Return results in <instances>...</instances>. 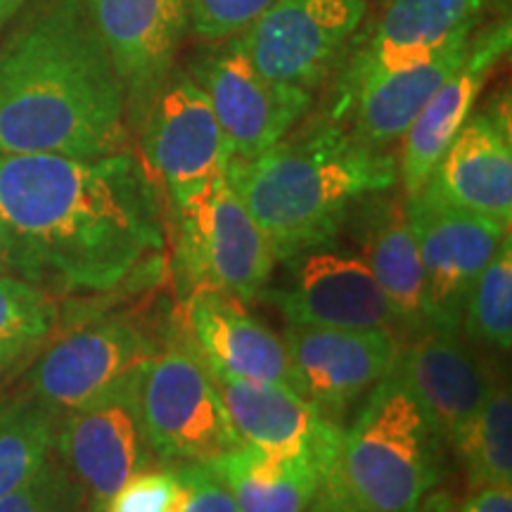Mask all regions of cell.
<instances>
[{
    "mask_svg": "<svg viewBox=\"0 0 512 512\" xmlns=\"http://www.w3.org/2000/svg\"><path fill=\"white\" fill-rule=\"evenodd\" d=\"M283 273L261 290L285 325L339 330H387L399 335V320L375 275L351 245L332 238L280 261Z\"/></svg>",
    "mask_w": 512,
    "mask_h": 512,
    "instance_id": "obj_7",
    "label": "cell"
},
{
    "mask_svg": "<svg viewBox=\"0 0 512 512\" xmlns=\"http://www.w3.org/2000/svg\"><path fill=\"white\" fill-rule=\"evenodd\" d=\"M119 152L126 95L86 0H46L0 46V155Z\"/></svg>",
    "mask_w": 512,
    "mask_h": 512,
    "instance_id": "obj_2",
    "label": "cell"
},
{
    "mask_svg": "<svg viewBox=\"0 0 512 512\" xmlns=\"http://www.w3.org/2000/svg\"><path fill=\"white\" fill-rule=\"evenodd\" d=\"M406 200L425 280L427 325L430 332H460L467 294L510 226L453 207L427 188Z\"/></svg>",
    "mask_w": 512,
    "mask_h": 512,
    "instance_id": "obj_11",
    "label": "cell"
},
{
    "mask_svg": "<svg viewBox=\"0 0 512 512\" xmlns=\"http://www.w3.org/2000/svg\"><path fill=\"white\" fill-rule=\"evenodd\" d=\"M463 463L467 486H512V396L510 384L496 382L475 418L451 446Z\"/></svg>",
    "mask_w": 512,
    "mask_h": 512,
    "instance_id": "obj_26",
    "label": "cell"
},
{
    "mask_svg": "<svg viewBox=\"0 0 512 512\" xmlns=\"http://www.w3.org/2000/svg\"><path fill=\"white\" fill-rule=\"evenodd\" d=\"M491 0H392L361 46H351L332 100L363 83L418 67L472 36Z\"/></svg>",
    "mask_w": 512,
    "mask_h": 512,
    "instance_id": "obj_15",
    "label": "cell"
},
{
    "mask_svg": "<svg viewBox=\"0 0 512 512\" xmlns=\"http://www.w3.org/2000/svg\"><path fill=\"white\" fill-rule=\"evenodd\" d=\"M285 347L304 396L344 427L351 408L394 368L401 339L387 330H339L285 325Z\"/></svg>",
    "mask_w": 512,
    "mask_h": 512,
    "instance_id": "obj_16",
    "label": "cell"
},
{
    "mask_svg": "<svg viewBox=\"0 0 512 512\" xmlns=\"http://www.w3.org/2000/svg\"><path fill=\"white\" fill-rule=\"evenodd\" d=\"M159 351L157 339L136 318H100L67 332L36 358L27 392L62 415L145 366Z\"/></svg>",
    "mask_w": 512,
    "mask_h": 512,
    "instance_id": "obj_12",
    "label": "cell"
},
{
    "mask_svg": "<svg viewBox=\"0 0 512 512\" xmlns=\"http://www.w3.org/2000/svg\"><path fill=\"white\" fill-rule=\"evenodd\" d=\"M273 0H190V27L202 38H226L249 27Z\"/></svg>",
    "mask_w": 512,
    "mask_h": 512,
    "instance_id": "obj_32",
    "label": "cell"
},
{
    "mask_svg": "<svg viewBox=\"0 0 512 512\" xmlns=\"http://www.w3.org/2000/svg\"><path fill=\"white\" fill-rule=\"evenodd\" d=\"M174 467L178 475L174 512H240L226 482L207 463Z\"/></svg>",
    "mask_w": 512,
    "mask_h": 512,
    "instance_id": "obj_31",
    "label": "cell"
},
{
    "mask_svg": "<svg viewBox=\"0 0 512 512\" xmlns=\"http://www.w3.org/2000/svg\"><path fill=\"white\" fill-rule=\"evenodd\" d=\"M157 183L133 152L0 155L5 271L50 294H105L162 259Z\"/></svg>",
    "mask_w": 512,
    "mask_h": 512,
    "instance_id": "obj_1",
    "label": "cell"
},
{
    "mask_svg": "<svg viewBox=\"0 0 512 512\" xmlns=\"http://www.w3.org/2000/svg\"><path fill=\"white\" fill-rule=\"evenodd\" d=\"M60 413L24 392L0 406V498L38 475L53 458Z\"/></svg>",
    "mask_w": 512,
    "mask_h": 512,
    "instance_id": "obj_25",
    "label": "cell"
},
{
    "mask_svg": "<svg viewBox=\"0 0 512 512\" xmlns=\"http://www.w3.org/2000/svg\"><path fill=\"white\" fill-rule=\"evenodd\" d=\"M183 332L211 375L283 384L304 396L283 335L266 328L238 299L221 292L192 294Z\"/></svg>",
    "mask_w": 512,
    "mask_h": 512,
    "instance_id": "obj_18",
    "label": "cell"
},
{
    "mask_svg": "<svg viewBox=\"0 0 512 512\" xmlns=\"http://www.w3.org/2000/svg\"><path fill=\"white\" fill-rule=\"evenodd\" d=\"M145 169L164 188L169 211L188 207L226 174L233 157L223 128L197 81L174 69L138 128Z\"/></svg>",
    "mask_w": 512,
    "mask_h": 512,
    "instance_id": "obj_9",
    "label": "cell"
},
{
    "mask_svg": "<svg viewBox=\"0 0 512 512\" xmlns=\"http://www.w3.org/2000/svg\"><path fill=\"white\" fill-rule=\"evenodd\" d=\"M140 406L147 441L162 465L211 463L245 444L185 332L145 363Z\"/></svg>",
    "mask_w": 512,
    "mask_h": 512,
    "instance_id": "obj_6",
    "label": "cell"
},
{
    "mask_svg": "<svg viewBox=\"0 0 512 512\" xmlns=\"http://www.w3.org/2000/svg\"><path fill=\"white\" fill-rule=\"evenodd\" d=\"M176 494V467L152 465L128 479L100 512H174Z\"/></svg>",
    "mask_w": 512,
    "mask_h": 512,
    "instance_id": "obj_30",
    "label": "cell"
},
{
    "mask_svg": "<svg viewBox=\"0 0 512 512\" xmlns=\"http://www.w3.org/2000/svg\"><path fill=\"white\" fill-rule=\"evenodd\" d=\"M444 451L430 415L389 370L320 467L311 512H434Z\"/></svg>",
    "mask_w": 512,
    "mask_h": 512,
    "instance_id": "obj_4",
    "label": "cell"
},
{
    "mask_svg": "<svg viewBox=\"0 0 512 512\" xmlns=\"http://www.w3.org/2000/svg\"><path fill=\"white\" fill-rule=\"evenodd\" d=\"M140 366L105 392L64 411L57 422L55 453L100 512L128 479L157 463L147 441L140 406Z\"/></svg>",
    "mask_w": 512,
    "mask_h": 512,
    "instance_id": "obj_8",
    "label": "cell"
},
{
    "mask_svg": "<svg viewBox=\"0 0 512 512\" xmlns=\"http://www.w3.org/2000/svg\"><path fill=\"white\" fill-rule=\"evenodd\" d=\"M226 181L283 261L339 238L358 202L396 188L399 159L323 117L261 155L230 157Z\"/></svg>",
    "mask_w": 512,
    "mask_h": 512,
    "instance_id": "obj_3",
    "label": "cell"
},
{
    "mask_svg": "<svg viewBox=\"0 0 512 512\" xmlns=\"http://www.w3.org/2000/svg\"><path fill=\"white\" fill-rule=\"evenodd\" d=\"M83 503L81 484L60 458H50L27 484L0 498V512H81Z\"/></svg>",
    "mask_w": 512,
    "mask_h": 512,
    "instance_id": "obj_29",
    "label": "cell"
},
{
    "mask_svg": "<svg viewBox=\"0 0 512 512\" xmlns=\"http://www.w3.org/2000/svg\"><path fill=\"white\" fill-rule=\"evenodd\" d=\"M460 332L475 347L508 354L512 347V235L505 233L501 245L477 275L467 294Z\"/></svg>",
    "mask_w": 512,
    "mask_h": 512,
    "instance_id": "obj_27",
    "label": "cell"
},
{
    "mask_svg": "<svg viewBox=\"0 0 512 512\" xmlns=\"http://www.w3.org/2000/svg\"><path fill=\"white\" fill-rule=\"evenodd\" d=\"M460 512H512V486L470 489Z\"/></svg>",
    "mask_w": 512,
    "mask_h": 512,
    "instance_id": "obj_33",
    "label": "cell"
},
{
    "mask_svg": "<svg viewBox=\"0 0 512 512\" xmlns=\"http://www.w3.org/2000/svg\"><path fill=\"white\" fill-rule=\"evenodd\" d=\"M207 465L226 482L240 512H311L316 501V456L283 458L242 444Z\"/></svg>",
    "mask_w": 512,
    "mask_h": 512,
    "instance_id": "obj_24",
    "label": "cell"
},
{
    "mask_svg": "<svg viewBox=\"0 0 512 512\" xmlns=\"http://www.w3.org/2000/svg\"><path fill=\"white\" fill-rule=\"evenodd\" d=\"M60 323L55 294L17 278L0 275V344L38 347Z\"/></svg>",
    "mask_w": 512,
    "mask_h": 512,
    "instance_id": "obj_28",
    "label": "cell"
},
{
    "mask_svg": "<svg viewBox=\"0 0 512 512\" xmlns=\"http://www.w3.org/2000/svg\"><path fill=\"white\" fill-rule=\"evenodd\" d=\"M394 373L430 415L446 446L475 418L496 380L463 332H425L401 344Z\"/></svg>",
    "mask_w": 512,
    "mask_h": 512,
    "instance_id": "obj_20",
    "label": "cell"
},
{
    "mask_svg": "<svg viewBox=\"0 0 512 512\" xmlns=\"http://www.w3.org/2000/svg\"><path fill=\"white\" fill-rule=\"evenodd\" d=\"M394 190V188H392ZM392 190L368 195L351 209L344 230L366 261L399 320L401 344L430 332L425 311V280L418 242L408 219L406 195Z\"/></svg>",
    "mask_w": 512,
    "mask_h": 512,
    "instance_id": "obj_19",
    "label": "cell"
},
{
    "mask_svg": "<svg viewBox=\"0 0 512 512\" xmlns=\"http://www.w3.org/2000/svg\"><path fill=\"white\" fill-rule=\"evenodd\" d=\"M425 188L453 207L510 226L512 221V133L510 100L498 98L472 112Z\"/></svg>",
    "mask_w": 512,
    "mask_h": 512,
    "instance_id": "obj_17",
    "label": "cell"
},
{
    "mask_svg": "<svg viewBox=\"0 0 512 512\" xmlns=\"http://www.w3.org/2000/svg\"><path fill=\"white\" fill-rule=\"evenodd\" d=\"M171 226L176 275L185 297L221 292L249 304L273 280V249L226 174L214 178L188 207L171 211Z\"/></svg>",
    "mask_w": 512,
    "mask_h": 512,
    "instance_id": "obj_5",
    "label": "cell"
},
{
    "mask_svg": "<svg viewBox=\"0 0 512 512\" xmlns=\"http://www.w3.org/2000/svg\"><path fill=\"white\" fill-rule=\"evenodd\" d=\"M5 271V261H3V249H0V273Z\"/></svg>",
    "mask_w": 512,
    "mask_h": 512,
    "instance_id": "obj_36",
    "label": "cell"
},
{
    "mask_svg": "<svg viewBox=\"0 0 512 512\" xmlns=\"http://www.w3.org/2000/svg\"><path fill=\"white\" fill-rule=\"evenodd\" d=\"M214 377L223 406L247 446L271 456H332L344 427L335 425L313 403L283 384Z\"/></svg>",
    "mask_w": 512,
    "mask_h": 512,
    "instance_id": "obj_22",
    "label": "cell"
},
{
    "mask_svg": "<svg viewBox=\"0 0 512 512\" xmlns=\"http://www.w3.org/2000/svg\"><path fill=\"white\" fill-rule=\"evenodd\" d=\"M470 38H463L456 46L446 48L444 53L418 67L380 76L358 86L344 98L332 100L328 119L347 126L363 143L387 150L403 138L427 100L439 91L441 83L458 72L467 57Z\"/></svg>",
    "mask_w": 512,
    "mask_h": 512,
    "instance_id": "obj_23",
    "label": "cell"
},
{
    "mask_svg": "<svg viewBox=\"0 0 512 512\" xmlns=\"http://www.w3.org/2000/svg\"><path fill=\"white\" fill-rule=\"evenodd\" d=\"M510 48V22L475 31L470 38L465 62L458 72L439 86V91L427 100L408 131L403 133V147L399 157V181L403 195L413 197L430 181L434 166L458 131L475 110V102L482 93L491 69Z\"/></svg>",
    "mask_w": 512,
    "mask_h": 512,
    "instance_id": "obj_21",
    "label": "cell"
},
{
    "mask_svg": "<svg viewBox=\"0 0 512 512\" xmlns=\"http://www.w3.org/2000/svg\"><path fill=\"white\" fill-rule=\"evenodd\" d=\"M366 0H273L238 41L266 79L313 93L344 64Z\"/></svg>",
    "mask_w": 512,
    "mask_h": 512,
    "instance_id": "obj_10",
    "label": "cell"
},
{
    "mask_svg": "<svg viewBox=\"0 0 512 512\" xmlns=\"http://www.w3.org/2000/svg\"><path fill=\"white\" fill-rule=\"evenodd\" d=\"M27 3L29 0H0V31L5 29V24H8Z\"/></svg>",
    "mask_w": 512,
    "mask_h": 512,
    "instance_id": "obj_35",
    "label": "cell"
},
{
    "mask_svg": "<svg viewBox=\"0 0 512 512\" xmlns=\"http://www.w3.org/2000/svg\"><path fill=\"white\" fill-rule=\"evenodd\" d=\"M188 74L207 95L233 157H256L283 140L309 112L311 93L266 79L238 41L190 64Z\"/></svg>",
    "mask_w": 512,
    "mask_h": 512,
    "instance_id": "obj_13",
    "label": "cell"
},
{
    "mask_svg": "<svg viewBox=\"0 0 512 512\" xmlns=\"http://www.w3.org/2000/svg\"><path fill=\"white\" fill-rule=\"evenodd\" d=\"M29 351L31 347H24V344H0V375L22 361Z\"/></svg>",
    "mask_w": 512,
    "mask_h": 512,
    "instance_id": "obj_34",
    "label": "cell"
},
{
    "mask_svg": "<svg viewBox=\"0 0 512 512\" xmlns=\"http://www.w3.org/2000/svg\"><path fill=\"white\" fill-rule=\"evenodd\" d=\"M86 8L124 86L128 126L138 131L176 69L190 0H86Z\"/></svg>",
    "mask_w": 512,
    "mask_h": 512,
    "instance_id": "obj_14",
    "label": "cell"
}]
</instances>
